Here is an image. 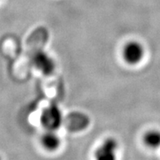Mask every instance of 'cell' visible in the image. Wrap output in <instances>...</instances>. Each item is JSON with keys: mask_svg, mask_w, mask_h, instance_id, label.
<instances>
[{"mask_svg": "<svg viewBox=\"0 0 160 160\" xmlns=\"http://www.w3.org/2000/svg\"><path fill=\"white\" fill-rule=\"evenodd\" d=\"M145 55V48L139 41L131 40L122 47V59L129 65H137L140 64L143 61Z\"/></svg>", "mask_w": 160, "mask_h": 160, "instance_id": "cell-1", "label": "cell"}, {"mask_svg": "<svg viewBox=\"0 0 160 160\" xmlns=\"http://www.w3.org/2000/svg\"><path fill=\"white\" fill-rule=\"evenodd\" d=\"M119 145L114 137H107L96 148L93 157L94 160H118Z\"/></svg>", "mask_w": 160, "mask_h": 160, "instance_id": "cell-3", "label": "cell"}, {"mask_svg": "<svg viewBox=\"0 0 160 160\" xmlns=\"http://www.w3.org/2000/svg\"><path fill=\"white\" fill-rule=\"evenodd\" d=\"M63 117L60 108L56 105H51L42 110L40 122L47 131L57 132L62 124Z\"/></svg>", "mask_w": 160, "mask_h": 160, "instance_id": "cell-2", "label": "cell"}, {"mask_svg": "<svg viewBox=\"0 0 160 160\" xmlns=\"http://www.w3.org/2000/svg\"><path fill=\"white\" fill-rule=\"evenodd\" d=\"M41 145L48 152H55L61 145V139L55 131H45L40 139Z\"/></svg>", "mask_w": 160, "mask_h": 160, "instance_id": "cell-5", "label": "cell"}, {"mask_svg": "<svg viewBox=\"0 0 160 160\" xmlns=\"http://www.w3.org/2000/svg\"><path fill=\"white\" fill-rule=\"evenodd\" d=\"M142 142L145 147L150 150L160 148V130L152 128L147 130L142 136Z\"/></svg>", "mask_w": 160, "mask_h": 160, "instance_id": "cell-6", "label": "cell"}, {"mask_svg": "<svg viewBox=\"0 0 160 160\" xmlns=\"http://www.w3.org/2000/svg\"><path fill=\"white\" fill-rule=\"evenodd\" d=\"M32 65L36 70L44 75H50L54 73L56 69L55 61L48 53L39 50L34 53L31 58Z\"/></svg>", "mask_w": 160, "mask_h": 160, "instance_id": "cell-4", "label": "cell"}, {"mask_svg": "<svg viewBox=\"0 0 160 160\" xmlns=\"http://www.w3.org/2000/svg\"><path fill=\"white\" fill-rule=\"evenodd\" d=\"M0 160H2V158H1V157H0Z\"/></svg>", "mask_w": 160, "mask_h": 160, "instance_id": "cell-7", "label": "cell"}]
</instances>
